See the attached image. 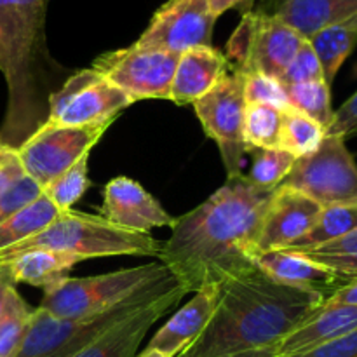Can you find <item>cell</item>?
<instances>
[{
	"label": "cell",
	"mask_w": 357,
	"mask_h": 357,
	"mask_svg": "<svg viewBox=\"0 0 357 357\" xmlns=\"http://www.w3.org/2000/svg\"><path fill=\"white\" fill-rule=\"evenodd\" d=\"M59 213L61 209L42 192L40 197L0 223V251L42 232L58 218Z\"/></svg>",
	"instance_id": "obj_24"
},
{
	"label": "cell",
	"mask_w": 357,
	"mask_h": 357,
	"mask_svg": "<svg viewBox=\"0 0 357 357\" xmlns=\"http://www.w3.org/2000/svg\"><path fill=\"white\" fill-rule=\"evenodd\" d=\"M42 192H44V188L26 174L14 181L10 187H7L0 194V223L6 222L14 213L23 209L24 206L33 202L37 197H40Z\"/></svg>",
	"instance_id": "obj_34"
},
{
	"label": "cell",
	"mask_w": 357,
	"mask_h": 357,
	"mask_svg": "<svg viewBox=\"0 0 357 357\" xmlns=\"http://www.w3.org/2000/svg\"><path fill=\"white\" fill-rule=\"evenodd\" d=\"M274 190L257 187L246 174L227 180L209 199L174 220L159 261L187 293L220 288L257 268L258 237Z\"/></svg>",
	"instance_id": "obj_1"
},
{
	"label": "cell",
	"mask_w": 357,
	"mask_h": 357,
	"mask_svg": "<svg viewBox=\"0 0 357 357\" xmlns=\"http://www.w3.org/2000/svg\"><path fill=\"white\" fill-rule=\"evenodd\" d=\"M49 0H0V72L7 110L0 142L20 149L49 114V75L54 61L45 44Z\"/></svg>",
	"instance_id": "obj_3"
},
{
	"label": "cell",
	"mask_w": 357,
	"mask_h": 357,
	"mask_svg": "<svg viewBox=\"0 0 357 357\" xmlns=\"http://www.w3.org/2000/svg\"><path fill=\"white\" fill-rule=\"evenodd\" d=\"M357 330V307L324 303L279 344V357L300 354Z\"/></svg>",
	"instance_id": "obj_21"
},
{
	"label": "cell",
	"mask_w": 357,
	"mask_h": 357,
	"mask_svg": "<svg viewBox=\"0 0 357 357\" xmlns=\"http://www.w3.org/2000/svg\"><path fill=\"white\" fill-rule=\"evenodd\" d=\"M132 103L135 100L128 93L93 68H86L73 73L61 89L51 93L45 122L70 128L110 126Z\"/></svg>",
	"instance_id": "obj_10"
},
{
	"label": "cell",
	"mask_w": 357,
	"mask_h": 357,
	"mask_svg": "<svg viewBox=\"0 0 357 357\" xmlns=\"http://www.w3.org/2000/svg\"><path fill=\"white\" fill-rule=\"evenodd\" d=\"M323 206L295 188L279 185L274 190L264 222H261L258 251L284 250L305 236L319 220Z\"/></svg>",
	"instance_id": "obj_16"
},
{
	"label": "cell",
	"mask_w": 357,
	"mask_h": 357,
	"mask_svg": "<svg viewBox=\"0 0 357 357\" xmlns=\"http://www.w3.org/2000/svg\"><path fill=\"white\" fill-rule=\"evenodd\" d=\"M321 66H323L324 80L331 86L338 70L351 56L357 44V16L342 23L323 28L309 38Z\"/></svg>",
	"instance_id": "obj_23"
},
{
	"label": "cell",
	"mask_w": 357,
	"mask_h": 357,
	"mask_svg": "<svg viewBox=\"0 0 357 357\" xmlns=\"http://www.w3.org/2000/svg\"><path fill=\"white\" fill-rule=\"evenodd\" d=\"M89 155L80 157L73 166H70L65 173L52 180L47 187H44V194L58 206L61 211H68L72 206L86 194L91 187L89 180Z\"/></svg>",
	"instance_id": "obj_32"
},
{
	"label": "cell",
	"mask_w": 357,
	"mask_h": 357,
	"mask_svg": "<svg viewBox=\"0 0 357 357\" xmlns=\"http://www.w3.org/2000/svg\"><path fill=\"white\" fill-rule=\"evenodd\" d=\"M30 316V307L13 284L7 289L2 316H0V357H16L21 342L26 335Z\"/></svg>",
	"instance_id": "obj_28"
},
{
	"label": "cell",
	"mask_w": 357,
	"mask_h": 357,
	"mask_svg": "<svg viewBox=\"0 0 357 357\" xmlns=\"http://www.w3.org/2000/svg\"><path fill=\"white\" fill-rule=\"evenodd\" d=\"M220 288H204L194 293V298L178 309V312L157 331L149 347L167 357H176L185 351L211 321L218 303Z\"/></svg>",
	"instance_id": "obj_19"
},
{
	"label": "cell",
	"mask_w": 357,
	"mask_h": 357,
	"mask_svg": "<svg viewBox=\"0 0 357 357\" xmlns=\"http://www.w3.org/2000/svg\"><path fill=\"white\" fill-rule=\"evenodd\" d=\"M309 260L344 275L349 281L357 279V229L345 234L344 237L312 250L300 251Z\"/></svg>",
	"instance_id": "obj_30"
},
{
	"label": "cell",
	"mask_w": 357,
	"mask_h": 357,
	"mask_svg": "<svg viewBox=\"0 0 357 357\" xmlns=\"http://www.w3.org/2000/svg\"><path fill=\"white\" fill-rule=\"evenodd\" d=\"M286 93H288L289 107L302 112L303 115L328 129L335 110L331 108V91L326 80L291 84L286 86Z\"/></svg>",
	"instance_id": "obj_29"
},
{
	"label": "cell",
	"mask_w": 357,
	"mask_h": 357,
	"mask_svg": "<svg viewBox=\"0 0 357 357\" xmlns=\"http://www.w3.org/2000/svg\"><path fill=\"white\" fill-rule=\"evenodd\" d=\"M261 10L278 16L309 40L323 28L357 16V0H267Z\"/></svg>",
	"instance_id": "obj_20"
},
{
	"label": "cell",
	"mask_w": 357,
	"mask_h": 357,
	"mask_svg": "<svg viewBox=\"0 0 357 357\" xmlns=\"http://www.w3.org/2000/svg\"><path fill=\"white\" fill-rule=\"evenodd\" d=\"M314 80H324L323 66H321L310 42L305 40L286 68L284 75L281 77V82L284 86H291V84L314 82Z\"/></svg>",
	"instance_id": "obj_35"
},
{
	"label": "cell",
	"mask_w": 357,
	"mask_h": 357,
	"mask_svg": "<svg viewBox=\"0 0 357 357\" xmlns=\"http://www.w3.org/2000/svg\"><path fill=\"white\" fill-rule=\"evenodd\" d=\"M281 185L302 192L323 208L357 202V164L345 139L326 135L309 155L296 159Z\"/></svg>",
	"instance_id": "obj_8"
},
{
	"label": "cell",
	"mask_w": 357,
	"mask_h": 357,
	"mask_svg": "<svg viewBox=\"0 0 357 357\" xmlns=\"http://www.w3.org/2000/svg\"><path fill=\"white\" fill-rule=\"evenodd\" d=\"M21 176H24V169L17 157V150L0 142V194Z\"/></svg>",
	"instance_id": "obj_38"
},
{
	"label": "cell",
	"mask_w": 357,
	"mask_h": 357,
	"mask_svg": "<svg viewBox=\"0 0 357 357\" xmlns=\"http://www.w3.org/2000/svg\"><path fill=\"white\" fill-rule=\"evenodd\" d=\"M326 135L340 136V138H356L357 136V91L342 105L338 110H335L331 124L328 126Z\"/></svg>",
	"instance_id": "obj_36"
},
{
	"label": "cell",
	"mask_w": 357,
	"mask_h": 357,
	"mask_svg": "<svg viewBox=\"0 0 357 357\" xmlns=\"http://www.w3.org/2000/svg\"><path fill=\"white\" fill-rule=\"evenodd\" d=\"M244 98H246V105H272V107L281 108V110L289 108L288 93H286L284 84L278 79H272V77L260 75V73L246 75V80H244Z\"/></svg>",
	"instance_id": "obj_33"
},
{
	"label": "cell",
	"mask_w": 357,
	"mask_h": 357,
	"mask_svg": "<svg viewBox=\"0 0 357 357\" xmlns=\"http://www.w3.org/2000/svg\"><path fill=\"white\" fill-rule=\"evenodd\" d=\"M216 20L208 0H167L135 44L183 54L194 47L211 45Z\"/></svg>",
	"instance_id": "obj_13"
},
{
	"label": "cell",
	"mask_w": 357,
	"mask_h": 357,
	"mask_svg": "<svg viewBox=\"0 0 357 357\" xmlns=\"http://www.w3.org/2000/svg\"><path fill=\"white\" fill-rule=\"evenodd\" d=\"M232 70L229 58L213 45L194 47L180 54L169 100L176 105H194L208 94L223 75Z\"/></svg>",
	"instance_id": "obj_18"
},
{
	"label": "cell",
	"mask_w": 357,
	"mask_h": 357,
	"mask_svg": "<svg viewBox=\"0 0 357 357\" xmlns=\"http://www.w3.org/2000/svg\"><path fill=\"white\" fill-rule=\"evenodd\" d=\"M180 54L132 44L101 54L91 68L135 101L169 100Z\"/></svg>",
	"instance_id": "obj_11"
},
{
	"label": "cell",
	"mask_w": 357,
	"mask_h": 357,
	"mask_svg": "<svg viewBox=\"0 0 357 357\" xmlns=\"http://www.w3.org/2000/svg\"><path fill=\"white\" fill-rule=\"evenodd\" d=\"M80 261H84V258L79 255L54 250H30L2 265H6L14 284L23 282L45 289L68 278V272Z\"/></svg>",
	"instance_id": "obj_22"
},
{
	"label": "cell",
	"mask_w": 357,
	"mask_h": 357,
	"mask_svg": "<svg viewBox=\"0 0 357 357\" xmlns=\"http://www.w3.org/2000/svg\"><path fill=\"white\" fill-rule=\"evenodd\" d=\"M303 42L305 38L278 16L250 10L227 44V58L244 75L260 73L281 80Z\"/></svg>",
	"instance_id": "obj_7"
},
{
	"label": "cell",
	"mask_w": 357,
	"mask_h": 357,
	"mask_svg": "<svg viewBox=\"0 0 357 357\" xmlns=\"http://www.w3.org/2000/svg\"><path fill=\"white\" fill-rule=\"evenodd\" d=\"M185 295L187 289L178 281L149 305L142 307L131 316L108 328L73 357H135L150 328L162 319L169 310H173Z\"/></svg>",
	"instance_id": "obj_15"
},
{
	"label": "cell",
	"mask_w": 357,
	"mask_h": 357,
	"mask_svg": "<svg viewBox=\"0 0 357 357\" xmlns=\"http://www.w3.org/2000/svg\"><path fill=\"white\" fill-rule=\"evenodd\" d=\"M281 108L261 103L246 105L243 135L250 152L258 149H281Z\"/></svg>",
	"instance_id": "obj_26"
},
{
	"label": "cell",
	"mask_w": 357,
	"mask_h": 357,
	"mask_svg": "<svg viewBox=\"0 0 357 357\" xmlns=\"http://www.w3.org/2000/svg\"><path fill=\"white\" fill-rule=\"evenodd\" d=\"M223 357H279V345H275V347L258 349V351H248V352H241V354L223 356Z\"/></svg>",
	"instance_id": "obj_41"
},
{
	"label": "cell",
	"mask_w": 357,
	"mask_h": 357,
	"mask_svg": "<svg viewBox=\"0 0 357 357\" xmlns=\"http://www.w3.org/2000/svg\"><path fill=\"white\" fill-rule=\"evenodd\" d=\"M326 300L279 284L258 268L220 286L211 321L176 357H223L275 347Z\"/></svg>",
	"instance_id": "obj_2"
},
{
	"label": "cell",
	"mask_w": 357,
	"mask_h": 357,
	"mask_svg": "<svg viewBox=\"0 0 357 357\" xmlns=\"http://www.w3.org/2000/svg\"><path fill=\"white\" fill-rule=\"evenodd\" d=\"M13 284L14 282L10 281L9 272H7L6 265H0V316H2V309H3V302H6L7 289H9Z\"/></svg>",
	"instance_id": "obj_40"
},
{
	"label": "cell",
	"mask_w": 357,
	"mask_h": 357,
	"mask_svg": "<svg viewBox=\"0 0 357 357\" xmlns=\"http://www.w3.org/2000/svg\"><path fill=\"white\" fill-rule=\"evenodd\" d=\"M356 75H357V66H356Z\"/></svg>",
	"instance_id": "obj_43"
},
{
	"label": "cell",
	"mask_w": 357,
	"mask_h": 357,
	"mask_svg": "<svg viewBox=\"0 0 357 357\" xmlns=\"http://www.w3.org/2000/svg\"><path fill=\"white\" fill-rule=\"evenodd\" d=\"M162 243L150 234L131 232L112 225L100 215L61 211L42 232L0 251V265L30 250H54L79 255L84 260L105 257H155Z\"/></svg>",
	"instance_id": "obj_4"
},
{
	"label": "cell",
	"mask_w": 357,
	"mask_h": 357,
	"mask_svg": "<svg viewBox=\"0 0 357 357\" xmlns=\"http://www.w3.org/2000/svg\"><path fill=\"white\" fill-rule=\"evenodd\" d=\"M176 282L178 279L171 274L145 286L112 309L79 319H59L38 307L31 310L26 335L16 357H73L108 328L149 305Z\"/></svg>",
	"instance_id": "obj_5"
},
{
	"label": "cell",
	"mask_w": 357,
	"mask_h": 357,
	"mask_svg": "<svg viewBox=\"0 0 357 357\" xmlns=\"http://www.w3.org/2000/svg\"><path fill=\"white\" fill-rule=\"evenodd\" d=\"M326 136V129L295 108L282 110L281 149L296 159L312 153Z\"/></svg>",
	"instance_id": "obj_27"
},
{
	"label": "cell",
	"mask_w": 357,
	"mask_h": 357,
	"mask_svg": "<svg viewBox=\"0 0 357 357\" xmlns=\"http://www.w3.org/2000/svg\"><path fill=\"white\" fill-rule=\"evenodd\" d=\"M209 9H211L213 16L220 17L222 14H225L227 10L236 9L241 10V13H250L251 7L255 6L257 0H208Z\"/></svg>",
	"instance_id": "obj_39"
},
{
	"label": "cell",
	"mask_w": 357,
	"mask_h": 357,
	"mask_svg": "<svg viewBox=\"0 0 357 357\" xmlns=\"http://www.w3.org/2000/svg\"><path fill=\"white\" fill-rule=\"evenodd\" d=\"M244 80L246 75L232 66V70L223 75L208 94L194 103L195 115L201 121L202 129L222 153L229 180L243 174L244 157L246 152H250L243 135L246 112Z\"/></svg>",
	"instance_id": "obj_9"
},
{
	"label": "cell",
	"mask_w": 357,
	"mask_h": 357,
	"mask_svg": "<svg viewBox=\"0 0 357 357\" xmlns=\"http://www.w3.org/2000/svg\"><path fill=\"white\" fill-rule=\"evenodd\" d=\"M108 128H70L45 122L17 149L24 174L42 188L47 187L80 157L91 153Z\"/></svg>",
	"instance_id": "obj_12"
},
{
	"label": "cell",
	"mask_w": 357,
	"mask_h": 357,
	"mask_svg": "<svg viewBox=\"0 0 357 357\" xmlns=\"http://www.w3.org/2000/svg\"><path fill=\"white\" fill-rule=\"evenodd\" d=\"M135 357H167V356L160 354L159 351H152V349H145V351H143L142 354H138V356H135Z\"/></svg>",
	"instance_id": "obj_42"
},
{
	"label": "cell",
	"mask_w": 357,
	"mask_h": 357,
	"mask_svg": "<svg viewBox=\"0 0 357 357\" xmlns=\"http://www.w3.org/2000/svg\"><path fill=\"white\" fill-rule=\"evenodd\" d=\"M357 229V202L356 204H337L323 208L319 220L316 225L295 241L293 244L286 246V251L300 253V251L312 250V248L323 246V244L337 241L345 234Z\"/></svg>",
	"instance_id": "obj_25"
},
{
	"label": "cell",
	"mask_w": 357,
	"mask_h": 357,
	"mask_svg": "<svg viewBox=\"0 0 357 357\" xmlns=\"http://www.w3.org/2000/svg\"><path fill=\"white\" fill-rule=\"evenodd\" d=\"M167 275L171 272L159 261L93 278H65L45 288L38 307L59 319H79L112 309Z\"/></svg>",
	"instance_id": "obj_6"
},
{
	"label": "cell",
	"mask_w": 357,
	"mask_h": 357,
	"mask_svg": "<svg viewBox=\"0 0 357 357\" xmlns=\"http://www.w3.org/2000/svg\"><path fill=\"white\" fill-rule=\"evenodd\" d=\"M286 357H357V330L307 352Z\"/></svg>",
	"instance_id": "obj_37"
},
{
	"label": "cell",
	"mask_w": 357,
	"mask_h": 357,
	"mask_svg": "<svg viewBox=\"0 0 357 357\" xmlns=\"http://www.w3.org/2000/svg\"><path fill=\"white\" fill-rule=\"evenodd\" d=\"M257 268L279 284L323 296L324 300L352 282L344 275L309 260L303 255L286 250L261 253L257 260Z\"/></svg>",
	"instance_id": "obj_17"
},
{
	"label": "cell",
	"mask_w": 357,
	"mask_h": 357,
	"mask_svg": "<svg viewBox=\"0 0 357 357\" xmlns=\"http://www.w3.org/2000/svg\"><path fill=\"white\" fill-rule=\"evenodd\" d=\"M100 216L119 229L142 234L160 227L173 229L176 220L150 192L128 176H117L105 185Z\"/></svg>",
	"instance_id": "obj_14"
},
{
	"label": "cell",
	"mask_w": 357,
	"mask_h": 357,
	"mask_svg": "<svg viewBox=\"0 0 357 357\" xmlns=\"http://www.w3.org/2000/svg\"><path fill=\"white\" fill-rule=\"evenodd\" d=\"M295 162L296 157L282 149H258L255 150L253 166L246 178L257 187L275 190L286 180Z\"/></svg>",
	"instance_id": "obj_31"
}]
</instances>
